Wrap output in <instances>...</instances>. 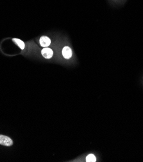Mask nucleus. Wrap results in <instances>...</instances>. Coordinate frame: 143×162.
<instances>
[{"instance_id": "nucleus-1", "label": "nucleus", "mask_w": 143, "mask_h": 162, "mask_svg": "<svg viewBox=\"0 0 143 162\" xmlns=\"http://www.w3.org/2000/svg\"><path fill=\"white\" fill-rule=\"evenodd\" d=\"M0 144L2 145L10 147L12 145L13 142L12 139L10 138L9 137L0 135Z\"/></svg>"}, {"instance_id": "nucleus-2", "label": "nucleus", "mask_w": 143, "mask_h": 162, "mask_svg": "<svg viewBox=\"0 0 143 162\" xmlns=\"http://www.w3.org/2000/svg\"><path fill=\"white\" fill-rule=\"evenodd\" d=\"M42 54L45 58L50 59L53 56V51L50 48L45 47L42 51Z\"/></svg>"}, {"instance_id": "nucleus-3", "label": "nucleus", "mask_w": 143, "mask_h": 162, "mask_svg": "<svg viewBox=\"0 0 143 162\" xmlns=\"http://www.w3.org/2000/svg\"><path fill=\"white\" fill-rule=\"evenodd\" d=\"M62 54L65 59H70L72 56V51L70 47L66 46L62 50Z\"/></svg>"}, {"instance_id": "nucleus-4", "label": "nucleus", "mask_w": 143, "mask_h": 162, "mask_svg": "<svg viewBox=\"0 0 143 162\" xmlns=\"http://www.w3.org/2000/svg\"><path fill=\"white\" fill-rule=\"evenodd\" d=\"M39 44L43 47H48L51 44V40L49 37L42 36L39 39Z\"/></svg>"}, {"instance_id": "nucleus-5", "label": "nucleus", "mask_w": 143, "mask_h": 162, "mask_svg": "<svg viewBox=\"0 0 143 162\" xmlns=\"http://www.w3.org/2000/svg\"><path fill=\"white\" fill-rule=\"evenodd\" d=\"M12 40L16 44L18 45V47L21 48L22 50H23V49L25 48V44L22 40L19 39H17V38H14Z\"/></svg>"}, {"instance_id": "nucleus-6", "label": "nucleus", "mask_w": 143, "mask_h": 162, "mask_svg": "<svg viewBox=\"0 0 143 162\" xmlns=\"http://www.w3.org/2000/svg\"><path fill=\"white\" fill-rule=\"evenodd\" d=\"M86 160L87 162H95L96 161V158L94 156L93 154H89L88 156H87Z\"/></svg>"}, {"instance_id": "nucleus-7", "label": "nucleus", "mask_w": 143, "mask_h": 162, "mask_svg": "<svg viewBox=\"0 0 143 162\" xmlns=\"http://www.w3.org/2000/svg\"><path fill=\"white\" fill-rule=\"evenodd\" d=\"M126 1V0H112V2L113 3H123L125 2Z\"/></svg>"}, {"instance_id": "nucleus-8", "label": "nucleus", "mask_w": 143, "mask_h": 162, "mask_svg": "<svg viewBox=\"0 0 143 162\" xmlns=\"http://www.w3.org/2000/svg\"><path fill=\"white\" fill-rule=\"evenodd\" d=\"M111 1H112V0H111Z\"/></svg>"}]
</instances>
